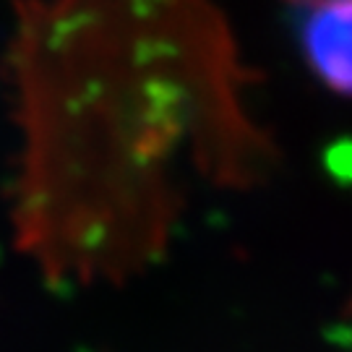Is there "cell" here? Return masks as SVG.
<instances>
[{"label":"cell","mask_w":352,"mask_h":352,"mask_svg":"<svg viewBox=\"0 0 352 352\" xmlns=\"http://www.w3.org/2000/svg\"><path fill=\"white\" fill-rule=\"evenodd\" d=\"M302 47L308 65L334 94L352 97V0L308 6Z\"/></svg>","instance_id":"cell-1"},{"label":"cell","mask_w":352,"mask_h":352,"mask_svg":"<svg viewBox=\"0 0 352 352\" xmlns=\"http://www.w3.org/2000/svg\"><path fill=\"white\" fill-rule=\"evenodd\" d=\"M295 3H305V6H314V3H318V0H295Z\"/></svg>","instance_id":"cell-2"}]
</instances>
